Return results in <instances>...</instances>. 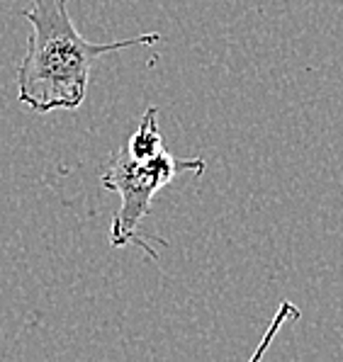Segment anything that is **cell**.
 <instances>
[{
	"mask_svg": "<svg viewBox=\"0 0 343 362\" xmlns=\"http://www.w3.org/2000/svg\"><path fill=\"white\" fill-rule=\"evenodd\" d=\"M207 163L202 158H175L168 151L158 153L156 158L136 160L134 156L122 146L120 151L110 156L107 165L100 173V182L107 192L120 194V209L115 211L110 224V243L112 248H124L129 243L139 246L149 258L158 260V253L149 246L141 236V221L151 211V202L158 192L168 185L173 177L182 173L202 175Z\"/></svg>",
	"mask_w": 343,
	"mask_h": 362,
	"instance_id": "2",
	"label": "cell"
},
{
	"mask_svg": "<svg viewBox=\"0 0 343 362\" xmlns=\"http://www.w3.org/2000/svg\"><path fill=\"white\" fill-rule=\"evenodd\" d=\"M22 18L32 32L18 66V100L40 115L81 107L98 57L161 42L156 32L107 44L88 42L71 20L69 0H32Z\"/></svg>",
	"mask_w": 343,
	"mask_h": 362,
	"instance_id": "1",
	"label": "cell"
},
{
	"mask_svg": "<svg viewBox=\"0 0 343 362\" xmlns=\"http://www.w3.org/2000/svg\"><path fill=\"white\" fill-rule=\"evenodd\" d=\"M127 151L134 156L136 160L156 158L158 153L165 151L163 134L158 129V110L156 107H149L146 112H144L136 132L132 134L129 141H127Z\"/></svg>",
	"mask_w": 343,
	"mask_h": 362,
	"instance_id": "3",
	"label": "cell"
}]
</instances>
